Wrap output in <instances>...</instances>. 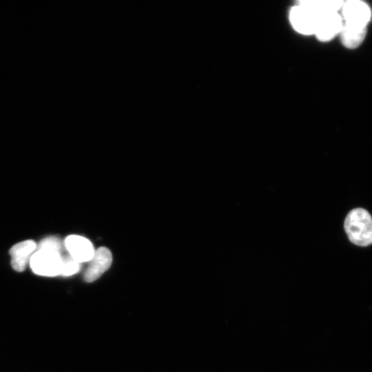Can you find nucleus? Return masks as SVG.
Segmentation results:
<instances>
[{"instance_id":"7","label":"nucleus","mask_w":372,"mask_h":372,"mask_svg":"<svg viewBox=\"0 0 372 372\" xmlns=\"http://www.w3.org/2000/svg\"><path fill=\"white\" fill-rule=\"evenodd\" d=\"M65 244L69 255L80 264L89 262L95 253L92 243L81 236H69Z\"/></svg>"},{"instance_id":"9","label":"nucleus","mask_w":372,"mask_h":372,"mask_svg":"<svg viewBox=\"0 0 372 372\" xmlns=\"http://www.w3.org/2000/svg\"><path fill=\"white\" fill-rule=\"evenodd\" d=\"M342 45L348 49H355L363 43L367 35V27L344 23L340 33Z\"/></svg>"},{"instance_id":"5","label":"nucleus","mask_w":372,"mask_h":372,"mask_svg":"<svg viewBox=\"0 0 372 372\" xmlns=\"http://www.w3.org/2000/svg\"><path fill=\"white\" fill-rule=\"evenodd\" d=\"M342 11L345 23L353 25L367 27L371 18L369 7L358 0L343 3Z\"/></svg>"},{"instance_id":"8","label":"nucleus","mask_w":372,"mask_h":372,"mask_svg":"<svg viewBox=\"0 0 372 372\" xmlns=\"http://www.w3.org/2000/svg\"><path fill=\"white\" fill-rule=\"evenodd\" d=\"M36 248L37 245L33 240H27L13 246L10 250L13 268L20 272L25 271Z\"/></svg>"},{"instance_id":"11","label":"nucleus","mask_w":372,"mask_h":372,"mask_svg":"<svg viewBox=\"0 0 372 372\" xmlns=\"http://www.w3.org/2000/svg\"><path fill=\"white\" fill-rule=\"evenodd\" d=\"M81 264L73 259L69 255L62 257V276H73L79 272Z\"/></svg>"},{"instance_id":"2","label":"nucleus","mask_w":372,"mask_h":372,"mask_svg":"<svg viewBox=\"0 0 372 372\" xmlns=\"http://www.w3.org/2000/svg\"><path fill=\"white\" fill-rule=\"evenodd\" d=\"M61 253L50 250H38L32 255L30 266L33 272L43 277L61 275Z\"/></svg>"},{"instance_id":"12","label":"nucleus","mask_w":372,"mask_h":372,"mask_svg":"<svg viewBox=\"0 0 372 372\" xmlns=\"http://www.w3.org/2000/svg\"><path fill=\"white\" fill-rule=\"evenodd\" d=\"M62 248L61 241L57 237L46 238L39 245V250H50L61 253Z\"/></svg>"},{"instance_id":"10","label":"nucleus","mask_w":372,"mask_h":372,"mask_svg":"<svg viewBox=\"0 0 372 372\" xmlns=\"http://www.w3.org/2000/svg\"><path fill=\"white\" fill-rule=\"evenodd\" d=\"M299 3L309 8L318 16L338 12L342 9V1H302Z\"/></svg>"},{"instance_id":"4","label":"nucleus","mask_w":372,"mask_h":372,"mask_svg":"<svg viewBox=\"0 0 372 372\" xmlns=\"http://www.w3.org/2000/svg\"><path fill=\"white\" fill-rule=\"evenodd\" d=\"M342 19L338 12L319 16L314 34L321 42H328L340 34L342 26Z\"/></svg>"},{"instance_id":"1","label":"nucleus","mask_w":372,"mask_h":372,"mask_svg":"<svg viewBox=\"0 0 372 372\" xmlns=\"http://www.w3.org/2000/svg\"><path fill=\"white\" fill-rule=\"evenodd\" d=\"M344 227L349 241L366 247L372 244V218L362 209L352 210L347 216Z\"/></svg>"},{"instance_id":"3","label":"nucleus","mask_w":372,"mask_h":372,"mask_svg":"<svg viewBox=\"0 0 372 372\" xmlns=\"http://www.w3.org/2000/svg\"><path fill=\"white\" fill-rule=\"evenodd\" d=\"M320 16L309 8L299 3L290 12V21L293 27L304 35L314 34Z\"/></svg>"},{"instance_id":"6","label":"nucleus","mask_w":372,"mask_h":372,"mask_svg":"<svg viewBox=\"0 0 372 372\" xmlns=\"http://www.w3.org/2000/svg\"><path fill=\"white\" fill-rule=\"evenodd\" d=\"M113 261L111 252L106 248H98L89 261L90 264L84 273V279L87 283L97 280L111 267Z\"/></svg>"}]
</instances>
